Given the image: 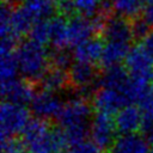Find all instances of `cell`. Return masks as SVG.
Masks as SVG:
<instances>
[{
	"label": "cell",
	"instance_id": "1",
	"mask_svg": "<svg viewBox=\"0 0 153 153\" xmlns=\"http://www.w3.org/2000/svg\"><path fill=\"white\" fill-rule=\"evenodd\" d=\"M91 106L86 99L73 97L62 108L57 123L69 146L85 141V136L90 133Z\"/></svg>",
	"mask_w": 153,
	"mask_h": 153
},
{
	"label": "cell",
	"instance_id": "2",
	"mask_svg": "<svg viewBox=\"0 0 153 153\" xmlns=\"http://www.w3.org/2000/svg\"><path fill=\"white\" fill-rule=\"evenodd\" d=\"M23 137L27 153H63L68 145L61 129H51L47 121L38 118L29 122Z\"/></svg>",
	"mask_w": 153,
	"mask_h": 153
},
{
	"label": "cell",
	"instance_id": "3",
	"mask_svg": "<svg viewBox=\"0 0 153 153\" xmlns=\"http://www.w3.org/2000/svg\"><path fill=\"white\" fill-rule=\"evenodd\" d=\"M16 59L19 68V73L29 81L41 80L43 74L49 69L50 55L44 45L36 43L31 39L22 42L16 51Z\"/></svg>",
	"mask_w": 153,
	"mask_h": 153
},
{
	"label": "cell",
	"instance_id": "4",
	"mask_svg": "<svg viewBox=\"0 0 153 153\" xmlns=\"http://www.w3.org/2000/svg\"><path fill=\"white\" fill-rule=\"evenodd\" d=\"M30 121V115L25 106L4 102L0 109L1 137H14L23 134Z\"/></svg>",
	"mask_w": 153,
	"mask_h": 153
},
{
	"label": "cell",
	"instance_id": "5",
	"mask_svg": "<svg viewBox=\"0 0 153 153\" xmlns=\"http://www.w3.org/2000/svg\"><path fill=\"white\" fill-rule=\"evenodd\" d=\"M105 16L87 18L82 16L73 17L68 20V45L76 47L82 42L92 38V36L102 30Z\"/></svg>",
	"mask_w": 153,
	"mask_h": 153
},
{
	"label": "cell",
	"instance_id": "6",
	"mask_svg": "<svg viewBox=\"0 0 153 153\" xmlns=\"http://www.w3.org/2000/svg\"><path fill=\"white\" fill-rule=\"evenodd\" d=\"M69 82L75 87V96L86 99L93 91V86L98 82L97 71L93 65L74 62L68 71Z\"/></svg>",
	"mask_w": 153,
	"mask_h": 153
},
{
	"label": "cell",
	"instance_id": "7",
	"mask_svg": "<svg viewBox=\"0 0 153 153\" xmlns=\"http://www.w3.org/2000/svg\"><path fill=\"white\" fill-rule=\"evenodd\" d=\"M116 131L117 129L115 126V120H112L111 116L109 115L97 112L91 121L90 124L91 141L99 149L111 148L115 140L117 139Z\"/></svg>",
	"mask_w": 153,
	"mask_h": 153
},
{
	"label": "cell",
	"instance_id": "8",
	"mask_svg": "<svg viewBox=\"0 0 153 153\" xmlns=\"http://www.w3.org/2000/svg\"><path fill=\"white\" fill-rule=\"evenodd\" d=\"M124 62L126 69L133 79L146 82L153 79V60L141 45L131 47Z\"/></svg>",
	"mask_w": 153,
	"mask_h": 153
},
{
	"label": "cell",
	"instance_id": "9",
	"mask_svg": "<svg viewBox=\"0 0 153 153\" xmlns=\"http://www.w3.org/2000/svg\"><path fill=\"white\" fill-rule=\"evenodd\" d=\"M127 96L118 90L99 87L93 92V106L99 114L116 115L124 106L129 105Z\"/></svg>",
	"mask_w": 153,
	"mask_h": 153
},
{
	"label": "cell",
	"instance_id": "10",
	"mask_svg": "<svg viewBox=\"0 0 153 153\" xmlns=\"http://www.w3.org/2000/svg\"><path fill=\"white\" fill-rule=\"evenodd\" d=\"M63 105L65 104L56 93L42 90L41 92L35 94L30 108L36 118L48 121L51 118H57Z\"/></svg>",
	"mask_w": 153,
	"mask_h": 153
},
{
	"label": "cell",
	"instance_id": "11",
	"mask_svg": "<svg viewBox=\"0 0 153 153\" xmlns=\"http://www.w3.org/2000/svg\"><path fill=\"white\" fill-rule=\"evenodd\" d=\"M102 33L106 42H118L130 44L133 36L131 24L128 19L120 16L105 17L102 25Z\"/></svg>",
	"mask_w": 153,
	"mask_h": 153
},
{
	"label": "cell",
	"instance_id": "12",
	"mask_svg": "<svg viewBox=\"0 0 153 153\" xmlns=\"http://www.w3.org/2000/svg\"><path fill=\"white\" fill-rule=\"evenodd\" d=\"M1 94L5 102L25 106L26 104H31L36 93L33 87L27 81L14 79L12 81L1 84Z\"/></svg>",
	"mask_w": 153,
	"mask_h": 153
},
{
	"label": "cell",
	"instance_id": "13",
	"mask_svg": "<svg viewBox=\"0 0 153 153\" xmlns=\"http://www.w3.org/2000/svg\"><path fill=\"white\" fill-rule=\"evenodd\" d=\"M115 126L121 135L134 134L142 128V114L139 106L129 104L115 115Z\"/></svg>",
	"mask_w": 153,
	"mask_h": 153
},
{
	"label": "cell",
	"instance_id": "14",
	"mask_svg": "<svg viewBox=\"0 0 153 153\" xmlns=\"http://www.w3.org/2000/svg\"><path fill=\"white\" fill-rule=\"evenodd\" d=\"M149 141L141 134L120 135L110 148V153H148Z\"/></svg>",
	"mask_w": 153,
	"mask_h": 153
},
{
	"label": "cell",
	"instance_id": "15",
	"mask_svg": "<svg viewBox=\"0 0 153 153\" xmlns=\"http://www.w3.org/2000/svg\"><path fill=\"white\" fill-rule=\"evenodd\" d=\"M103 49H104V44L102 43V41L96 37H92L82 42L81 44L76 45L73 49L72 54L76 62L94 65L97 62H100Z\"/></svg>",
	"mask_w": 153,
	"mask_h": 153
},
{
	"label": "cell",
	"instance_id": "16",
	"mask_svg": "<svg viewBox=\"0 0 153 153\" xmlns=\"http://www.w3.org/2000/svg\"><path fill=\"white\" fill-rule=\"evenodd\" d=\"M129 80H130V75L126 69V67H122L118 65V66L105 68V71L98 79V85L99 87L114 88L123 92Z\"/></svg>",
	"mask_w": 153,
	"mask_h": 153
},
{
	"label": "cell",
	"instance_id": "17",
	"mask_svg": "<svg viewBox=\"0 0 153 153\" xmlns=\"http://www.w3.org/2000/svg\"><path fill=\"white\" fill-rule=\"evenodd\" d=\"M50 43L55 49H66L68 45V20L65 16H54L49 19Z\"/></svg>",
	"mask_w": 153,
	"mask_h": 153
},
{
	"label": "cell",
	"instance_id": "18",
	"mask_svg": "<svg viewBox=\"0 0 153 153\" xmlns=\"http://www.w3.org/2000/svg\"><path fill=\"white\" fill-rule=\"evenodd\" d=\"M129 50H130V44L118 43V42H106L104 44L100 63L105 68L118 66L121 61L126 60Z\"/></svg>",
	"mask_w": 153,
	"mask_h": 153
},
{
	"label": "cell",
	"instance_id": "19",
	"mask_svg": "<svg viewBox=\"0 0 153 153\" xmlns=\"http://www.w3.org/2000/svg\"><path fill=\"white\" fill-rule=\"evenodd\" d=\"M68 81H69V78H68V73H66V71H62V69H59L55 67H50L41 78L39 84L44 91L56 93V92L63 90L67 86Z\"/></svg>",
	"mask_w": 153,
	"mask_h": 153
},
{
	"label": "cell",
	"instance_id": "20",
	"mask_svg": "<svg viewBox=\"0 0 153 153\" xmlns=\"http://www.w3.org/2000/svg\"><path fill=\"white\" fill-rule=\"evenodd\" d=\"M20 6L27 12L35 23L47 20L54 13V5L51 0H27Z\"/></svg>",
	"mask_w": 153,
	"mask_h": 153
},
{
	"label": "cell",
	"instance_id": "21",
	"mask_svg": "<svg viewBox=\"0 0 153 153\" xmlns=\"http://www.w3.org/2000/svg\"><path fill=\"white\" fill-rule=\"evenodd\" d=\"M106 6L112 7L117 16L126 19H134L142 12L145 0H105Z\"/></svg>",
	"mask_w": 153,
	"mask_h": 153
},
{
	"label": "cell",
	"instance_id": "22",
	"mask_svg": "<svg viewBox=\"0 0 153 153\" xmlns=\"http://www.w3.org/2000/svg\"><path fill=\"white\" fill-rule=\"evenodd\" d=\"M73 5L74 12H76L79 16L92 18L98 16H105L104 8H105V0H71Z\"/></svg>",
	"mask_w": 153,
	"mask_h": 153
},
{
	"label": "cell",
	"instance_id": "23",
	"mask_svg": "<svg viewBox=\"0 0 153 153\" xmlns=\"http://www.w3.org/2000/svg\"><path fill=\"white\" fill-rule=\"evenodd\" d=\"M142 114V129L149 133L153 129V87L151 86L137 102Z\"/></svg>",
	"mask_w": 153,
	"mask_h": 153
},
{
	"label": "cell",
	"instance_id": "24",
	"mask_svg": "<svg viewBox=\"0 0 153 153\" xmlns=\"http://www.w3.org/2000/svg\"><path fill=\"white\" fill-rule=\"evenodd\" d=\"M18 73H19V68H18L16 54L14 53H1V59H0L1 84L17 79Z\"/></svg>",
	"mask_w": 153,
	"mask_h": 153
},
{
	"label": "cell",
	"instance_id": "25",
	"mask_svg": "<svg viewBox=\"0 0 153 153\" xmlns=\"http://www.w3.org/2000/svg\"><path fill=\"white\" fill-rule=\"evenodd\" d=\"M30 39L44 45L45 43H50V30H49V20H41L33 24L29 32Z\"/></svg>",
	"mask_w": 153,
	"mask_h": 153
},
{
	"label": "cell",
	"instance_id": "26",
	"mask_svg": "<svg viewBox=\"0 0 153 153\" xmlns=\"http://www.w3.org/2000/svg\"><path fill=\"white\" fill-rule=\"evenodd\" d=\"M73 54H71L69 51H67L66 49H54V51L50 53V62H51V67L66 71L67 68L69 69L73 60Z\"/></svg>",
	"mask_w": 153,
	"mask_h": 153
},
{
	"label": "cell",
	"instance_id": "27",
	"mask_svg": "<svg viewBox=\"0 0 153 153\" xmlns=\"http://www.w3.org/2000/svg\"><path fill=\"white\" fill-rule=\"evenodd\" d=\"M24 142L16 137H1V153H25Z\"/></svg>",
	"mask_w": 153,
	"mask_h": 153
},
{
	"label": "cell",
	"instance_id": "28",
	"mask_svg": "<svg viewBox=\"0 0 153 153\" xmlns=\"http://www.w3.org/2000/svg\"><path fill=\"white\" fill-rule=\"evenodd\" d=\"M100 149L92 141H82L80 143L69 146L63 153H99Z\"/></svg>",
	"mask_w": 153,
	"mask_h": 153
},
{
	"label": "cell",
	"instance_id": "29",
	"mask_svg": "<svg viewBox=\"0 0 153 153\" xmlns=\"http://www.w3.org/2000/svg\"><path fill=\"white\" fill-rule=\"evenodd\" d=\"M151 26L141 18V19H135L131 23V30H133V36L134 38H139V39H143L151 31H149Z\"/></svg>",
	"mask_w": 153,
	"mask_h": 153
},
{
	"label": "cell",
	"instance_id": "30",
	"mask_svg": "<svg viewBox=\"0 0 153 153\" xmlns=\"http://www.w3.org/2000/svg\"><path fill=\"white\" fill-rule=\"evenodd\" d=\"M142 19L153 27V0H145L142 8Z\"/></svg>",
	"mask_w": 153,
	"mask_h": 153
},
{
	"label": "cell",
	"instance_id": "31",
	"mask_svg": "<svg viewBox=\"0 0 153 153\" xmlns=\"http://www.w3.org/2000/svg\"><path fill=\"white\" fill-rule=\"evenodd\" d=\"M142 49L149 55V57L153 60V31H151L142 41H141V44Z\"/></svg>",
	"mask_w": 153,
	"mask_h": 153
},
{
	"label": "cell",
	"instance_id": "32",
	"mask_svg": "<svg viewBox=\"0 0 153 153\" xmlns=\"http://www.w3.org/2000/svg\"><path fill=\"white\" fill-rule=\"evenodd\" d=\"M25 1H27V0H5V2L8 4L10 6H12V5H19V4L23 5Z\"/></svg>",
	"mask_w": 153,
	"mask_h": 153
},
{
	"label": "cell",
	"instance_id": "33",
	"mask_svg": "<svg viewBox=\"0 0 153 153\" xmlns=\"http://www.w3.org/2000/svg\"><path fill=\"white\" fill-rule=\"evenodd\" d=\"M51 1H53V2H54V1H56V2H61L62 0H51Z\"/></svg>",
	"mask_w": 153,
	"mask_h": 153
},
{
	"label": "cell",
	"instance_id": "34",
	"mask_svg": "<svg viewBox=\"0 0 153 153\" xmlns=\"http://www.w3.org/2000/svg\"><path fill=\"white\" fill-rule=\"evenodd\" d=\"M25 153H26V152H25Z\"/></svg>",
	"mask_w": 153,
	"mask_h": 153
}]
</instances>
